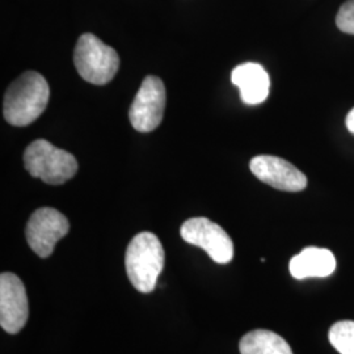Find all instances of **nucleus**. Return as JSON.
I'll return each mask as SVG.
<instances>
[{
  "mask_svg": "<svg viewBox=\"0 0 354 354\" xmlns=\"http://www.w3.org/2000/svg\"><path fill=\"white\" fill-rule=\"evenodd\" d=\"M49 97L50 89L46 79L36 71H26L6 92L4 118L13 127H26L44 113Z\"/></svg>",
  "mask_w": 354,
  "mask_h": 354,
  "instance_id": "f257e3e1",
  "label": "nucleus"
},
{
  "mask_svg": "<svg viewBox=\"0 0 354 354\" xmlns=\"http://www.w3.org/2000/svg\"><path fill=\"white\" fill-rule=\"evenodd\" d=\"M127 277L140 292H151L165 268V248L152 232H140L127 245Z\"/></svg>",
  "mask_w": 354,
  "mask_h": 354,
  "instance_id": "f03ea898",
  "label": "nucleus"
},
{
  "mask_svg": "<svg viewBox=\"0 0 354 354\" xmlns=\"http://www.w3.org/2000/svg\"><path fill=\"white\" fill-rule=\"evenodd\" d=\"M24 167L30 176L41 178L50 185H61L77 172L75 156L53 146L50 142H32L24 152Z\"/></svg>",
  "mask_w": 354,
  "mask_h": 354,
  "instance_id": "7ed1b4c3",
  "label": "nucleus"
},
{
  "mask_svg": "<svg viewBox=\"0 0 354 354\" xmlns=\"http://www.w3.org/2000/svg\"><path fill=\"white\" fill-rule=\"evenodd\" d=\"M74 64L77 74L86 82L104 86L117 74L120 58L113 48L105 45L96 36L86 33L77 39Z\"/></svg>",
  "mask_w": 354,
  "mask_h": 354,
  "instance_id": "20e7f679",
  "label": "nucleus"
},
{
  "mask_svg": "<svg viewBox=\"0 0 354 354\" xmlns=\"http://www.w3.org/2000/svg\"><path fill=\"white\" fill-rule=\"evenodd\" d=\"M181 238L203 248L216 264H228L234 257V243L227 232L207 218H190L184 222Z\"/></svg>",
  "mask_w": 354,
  "mask_h": 354,
  "instance_id": "39448f33",
  "label": "nucleus"
},
{
  "mask_svg": "<svg viewBox=\"0 0 354 354\" xmlns=\"http://www.w3.org/2000/svg\"><path fill=\"white\" fill-rule=\"evenodd\" d=\"M68 231V219L61 212L53 207H41L30 215L26 223V241L33 252L46 259Z\"/></svg>",
  "mask_w": 354,
  "mask_h": 354,
  "instance_id": "423d86ee",
  "label": "nucleus"
},
{
  "mask_svg": "<svg viewBox=\"0 0 354 354\" xmlns=\"http://www.w3.org/2000/svg\"><path fill=\"white\" fill-rule=\"evenodd\" d=\"M165 108V87L162 79L146 76L130 106V122L137 131L150 133L160 125Z\"/></svg>",
  "mask_w": 354,
  "mask_h": 354,
  "instance_id": "0eeeda50",
  "label": "nucleus"
},
{
  "mask_svg": "<svg viewBox=\"0 0 354 354\" xmlns=\"http://www.w3.org/2000/svg\"><path fill=\"white\" fill-rule=\"evenodd\" d=\"M29 317L28 297L23 281L4 272L0 276V326L7 333H19Z\"/></svg>",
  "mask_w": 354,
  "mask_h": 354,
  "instance_id": "6e6552de",
  "label": "nucleus"
},
{
  "mask_svg": "<svg viewBox=\"0 0 354 354\" xmlns=\"http://www.w3.org/2000/svg\"><path fill=\"white\" fill-rule=\"evenodd\" d=\"M250 168L254 176L268 185L283 192H301L307 187V177L288 160L272 156H254Z\"/></svg>",
  "mask_w": 354,
  "mask_h": 354,
  "instance_id": "1a4fd4ad",
  "label": "nucleus"
},
{
  "mask_svg": "<svg viewBox=\"0 0 354 354\" xmlns=\"http://www.w3.org/2000/svg\"><path fill=\"white\" fill-rule=\"evenodd\" d=\"M231 82L241 91V102L247 105H257L269 96L270 79L266 68L259 64H239L232 70Z\"/></svg>",
  "mask_w": 354,
  "mask_h": 354,
  "instance_id": "9d476101",
  "label": "nucleus"
},
{
  "mask_svg": "<svg viewBox=\"0 0 354 354\" xmlns=\"http://www.w3.org/2000/svg\"><path fill=\"white\" fill-rule=\"evenodd\" d=\"M336 269L335 254L327 248L307 247L290 260L289 270L295 279H324Z\"/></svg>",
  "mask_w": 354,
  "mask_h": 354,
  "instance_id": "9b49d317",
  "label": "nucleus"
},
{
  "mask_svg": "<svg viewBox=\"0 0 354 354\" xmlns=\"http://www.w3.org/2000/svg\"><path fill=\"white\" fill-rule=\"evenodd\" d=\"M241 354H292L290 345L277 333L266 329L251 330L239 342Z\"/></svg>",
  "mask_w": 354,
  "mask_h": 354,
  "instance_id": "f8f14e48",
  "label": "nucleus"
},
{
  "mask_svg": "<svg viewBox=\"0 0 354 354\" xmlns=\"http://www.w3.org/2000/svg\"><path fill=\"white\" fill-rule=\"evenodd\" d=\"M329 342L340 354H354V322L342 320L335 323L328 333Z\"/></svg>",
  "mask_w": 354,
  "mask_h": 354,
  "instance_id": "ddd939ff",
  "label": "nucleus"
},
{
  "mask_svg": "<svg viewBox=\"0 0 354 354\" xmlns=\"http://www.w3.org/2000/svg\"><path fill=\"white\" fill-rule=\"evenodd\" d=\"M336 26L348 35H354V0L344 3L336 16Z\"/></svg>",
  "mask_w": 354,
  "mask_h": 354,
  "instance_id": "4468645a",
  "label": "nucleus"
},
{
  "mask_svg": "<svg viewBox=\"0 0 354 354\" xmlns=\"http://www.w3.org/2000/svg\"><path fill=\"white\" fill-rule=\"evenodd\" d=\"M345 124H346V127H348V130L354 134V108L348 113L346 115V121H345Z\"/></svg>",
  "mask_w": 354,
  "mask_h": 354,
  "instance_id": "2eb2a0df",
  "label": "nucleus"
}]
</instances>
